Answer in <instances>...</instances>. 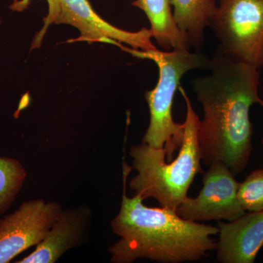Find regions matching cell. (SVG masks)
I'll list each match as a JSON object with an SVG mask.
<instances>
[{
	"label": "cell",
	"instance_id": "8",
	"mask_svg": "<svg viewBox=\"0 0 263 263\" xmlns=\"http://www.w3.org/2000/svg\"><path fill=\"white\" fill-rule=\"evenodd\" d=\"M60 13L54 24H67L80 32L72 41L111 43L120 47L124 43L134 49L143 51L157 49L150 29L128 32L114 27L95 11L89 0H59Z\"/></svg>",
	"mask_w": 263,
	"mask_h": 263
},
{
	"label": "cell",
	"instance_id": "1",
	"mask_svg": "<svg viewBox=\"0 0 263 263\" xmlns=\"http://www.w3.org/2000/svg\"><path fill=\"white\" fill-rule=\"evenodd\" d=\"M210 72L193 81L203 119L197 129L201 160L209 166L221 162L235 176L241 174L252 151L249 110L263 107L259 96V69L232 60L218 47L208 65Z\"/></svg>",
	"mask_w": 263,
	"mask_h": 263
},
{
	"label": "cell",
	"instance_id": "16",
	"mask_svg": "<svg viewBox=\"0 0 263 263\" xmlns=\"http://www.w3.org/2000/svg\"><path fill=\"white\" fill-rule=\"evenodd\" d=\"M262 146H263V138L262 139Z\"/></svg>",
	"mask_w": 263,
	"mask_h": 263
},
{
	"label": "cell",
	"instance_id": "3",
	"mask_svg": "<svg viewBox=\"0 0 263 263\" xmlns=\"http://www.w3.org/2000/svg\"><path fill=\"white\" fill-rule=\"evenodd\" d=\"M179 89L186 103V114L182 144L176 158L168 162L165 151L146 143L131 146L129 149L132 169L138 172L130 180L129 188L143 200L152 197L161 207L173 212L188 197L189 189L196 175L202 173L197 142L200 119L182 86H179Z\"/></svg>",
	"mask_w": 263,
	"mask_h": 263
},
{
	"label": "cell",
	"instance_id": "14",
	"mask_svg": "<svg viewBox=\"0 0 263 263\" xmlns=\"http://www.w3.org/2000/svg\"><path fill=\"white\" fill-rule=\"evenodd\" d=\"M238 199L246 212L263 211V169L256 170L239 183Z\"/></svg>",
	"mask_w": 263,
	"mask_h": 263
},
{
	"label": "cell",
	"instance_id": "5",
	"mask_svg": "<svg viewBox=\"0 0 263 263\" xmlns=\"http://www.w3.org/2000/svg\"><path fill=\"white\" fill-rule=\"evenodd\" d=\"M232 60L263 66V0H220L210 26Z\"/></svg>",
	"mask_w": 263,
	"mask_h": 263
},
{
	"label": "cell",
	"instance_id": "10",
	"mask_svg": "<svg viewBox=\"0 0 263 263\" xmlns=\"http://www.w3.org/2000/svg\"><path fill=\"white\" fill-rule=\"evenodd\" d=\"M218 261L253 263L263 247V211L247 212L235 220L219 222Z\"/></svg>",
	"mask_w": 263,
	"mask_h": 263
},
{
	"label": "cell",
	"instance_id": "17",
	"mask_svg": "<svg viewBox=\"0 0 263 263\" xmlns=\"http://www.w3.org/2000/svg\"><path fill=\"white\" fill-rule=\"evenodd\" d=\"M1 22H2V20H1V18H0V24H1Z\"/></svg>",
	"mask_w": 263,
	"mask_h": 263
},
{
	"label": "cell",
	"instance_id": "15",
	"mask_svg": "<svg viewBox=\"0 0 263 263\" xmlns=\"http://www.w3.org/2000/svg\"><path fill=\"white\" fill-rule=\"evenodd\" d=\"M32 0H14L13 3L10 5V10L15 12H23L27 9L30 5ZM48 2V12L46 18H44V25L40 32L36 34L33 42L31 49L41 47L43 37L46 35L48 27L52 24H54L55 21L60 13V2L59 0H46Z\"/></svg>",
	"mask_w": 263,
	"mask_h": 263
},
{
	"label": "cell",
	"instance_id": "9",
	"mask_svg": "<svg viewBox=\"0 0 263 263\" xmlns=\"http://www.w3.org/2000/svg\"><path fill=\"white\" fill-rule=\"evenodd\" d=\"M92 213L86 205L62 209L44 239L16 263H54L70 249L87 242Z\"/></svg>",
	"mask_w": 263,
	"mask_h": 263
},
{
	"label": "cell",
	"instance_id": "2",
	"mask_svg": "<svg viewBox=\"0 0 263 263\" xmlns=\"http://www.w3.org/2000/svg\"><path fill=\"white\" fill-rule=\"evenodd\" d=\"M131 170L124 164L122 204L110 222L120 237L108 249L112 262L142 258L164 263L195 261L216 248L212 236L219 233V228L186 220L164 208L146 206L139 195L128 197L126 184Z\"/></svg>",
	"mask_w": 263,
	"mask_h": 263
},
{
	"label": "cell",
	"instance_id": "12",
	"mask_svg": "<svg viewBox=\"0 0 263 263\" xmlns=\"http://www.w3.org/2000/svg\"><path fill=\"white\" fill-rule=\"evenodd\" d=\"M132 5L144 12L156 42L166 51L190 46L175 21L169 0H135Z\"/></svg>",
	"mask_w": 263,
	"mask_h": 263
},
{
	"label": "cell",
	"instance_id": "13",
	"mask_svg": "<svg viewBox=\"0 0 263 263\" xmlns=\"http://www.w3.org/2000/svg\"><path fill=\"white\" fill-rule=\"evenodd\" d=\"M27 176V171L20 161L0 157V216L13 205Z\"/></svg>",
	"mask_w": 263,
	"mask_h": 263
},
{
	"label": "cell",
	"instance_id": "11",
	"mask_svg": "<svg viewBox=\"0 0 263 263\" xmlns=\"http://www.w3.org/2000/svg\"><path fill=\"white\" fill-rule=\"evenodd\" d=\"M174 17L190 47L198 49L204 44L205 30L217 9L215 0H169Z\"/></svg>",
	"mask_w": 263,
	"mask_h": 263
},
{
	"label": "cell",
	"instance_id": "4",
	"mask_svg": "<svg viewBox=\"0 0 263 263\" xmlns=\"http://www.w3.org/2000/svg\"><path fill=\"white\" fill-rule=\"evenodd\" d=\"M121 48L135 57L152 60L158 67L160 76L157 86L145 94L149 108L150 123L142 143L164 149L166 160L172 161L175 152L182 144L184 134L183 123L175 122L173 118L176 91L186 72L208 67L209 60L202 53H193L188 48H175L170 51H143L124 46Z\"/></svg>",
	"mask_w": 263,
	"mask_h": 263
},
{
	"label": "cell",
	"instance_id": "7",
	"mask_svg": "<svg viewBox=\"0 0 263 263\" xmlns=\"http://www.w3.org/2000/svg\"><path fill=\"white\" fill-rule=\"evenodd\" d=\"M62 210L58 202L37 199L24 202L14 212L0 218V263L11 262L39 245Z\"/></svg>",
	"mask_w": 263,
	"mask_h": 263
},
{
	"label": "cell",
	"instance_id": "6",
	"mask_svg": "<svg viewBox=\"0 0 263 263\" xmlns=\"http://www.w3.org/2000/svg\"><path fill=\"white\" fill-rule=\"evenodd\" d=\"M238 186L239 183L226 164L212 162L204 173L203 186L198 196L186 197L176 214L192 221L235 220L246 213L238 201Z\"/></svg>",
	"mask_w": 263,
	"mask_h": 263
}]
</instances>
